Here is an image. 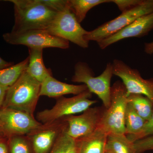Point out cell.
<instances>
[{
  "instance_id": "cell-1",
  "label": "cell",
  "mask_w": 153,
  "mask_h": 153,
  "mask_svg": "<svg viewBox=\"0 0 153 153\" xmlns=\"http://www.w3.org/2000/svg\"><path fill=\"white\" fill-rule=\"evenodd\" d=\"M14 4L15 24L11 32L45 30L58 12L45 4L43 0H9Z\"/></svg>"
},
{
  "instance_id": "cell-2",
  "label": "cell",
  "mask_w": 153,
  "mask_h": 153,
  "mask_svg": "<svg viewBox=\"0 0 153 153\" xmlns=\"http://www.w3.org/2000/svg\"><path fill=\"white\" fill-rule=\"evenodd\" d=\"M41 83L25 71L7 90L3 108L24 111L34 116Z\"/></svg>"
},
{
  "instance_id": "cell-3",
  "label": "cell",
  "mask_w": 153,
  "mask_h": 153,
  "mask_svg": "<svg viewBox=\"0 0 153 153\" xmlns=\"http://www.w3.org/2000/svg\"><path fill=\"white\" fill-rule=\"evenodd\" d=\"M113 75L112 63H108L102 73L95 76L93 70L87 63L78 62L74 66L71 81L86 85L88 90L96 94L102 101L103 106L108 109L111 104V81Z\"/></svg>"
},
{
  "instance_id": "cell-4",
  "label": "cell",
  "mask_w": 153,
  "mask_h": 153,
  "mask_svg": "<svg viewBox=\"0 0 153 153\" xmlns=\"http://www.w3.org/2000/svg\"><path fill=\"white\" fill-rule=\"evenodd\" d=\"M127 94L123 82L118 80L111 88V104L105 109L100 127L108 134H125V114L128 103Z\"/></svg>"
},
{
  "instance_id": "cell-5",
  "label": "cell",
  "mask_w": 153,
  "mask_h": 153,
  "mask_svg": "<svg viewBox=\"0 0 153 153\" xmlns=\"http://www.w3.org/2000/svg\"><path fill=\"white\" fill-rule=\"evenodd\" d=\"M91 96L92 93L87 90L70 98L58 97L51 109L38 112L37 119L43 124L49 125L65 117L84 112L97 102V100H90Z\"/></svg>"
},
{
  "instance_id": "cell-6",
  "label": "cell",
  "mask_w": 153,
  "mask_h": 153,
  "mask_svg": "<svg viewBox=\"0 0 153 153\" xmlns=\"http://www.w3.org/2000/svg\"><path fill=\"white\" fill-rule=\"evenodd\" d=\"M52 36L72 42L81 48L89 47V42L84 36L88 32L82 27L73 12L69 4L63 10L58 12L52 23L46 30Z\"/></svg>"
},
{
  "instance_id": "cell-7",
  "label": "cell",
  "mask_w": 153,
  "mask_h": 153,
  "mask_svg": "<svg viewBox=\"0 0 153 153\" xmlns=\"http://www.w3.org/2000/svg\"><path fill=\"white\" fill-rule=\"evenodd\" d=\"M153 13V0H144L135 7L122 13L115 19L105 22L84 36L86 41L100 42L125 27L140 17Z\"/></svg>"
},
{
  "instance_id": "cell-8",
  "label": "cell",
  "mask_w": 153,
  "mask_h": 153,
  "mask_svg": "<svg viewBox=\"0 0 153 153\" xmlns=\"http://www.w3.org/2000/svg\"><path fill=\"white\" fill-rule=\"evenodd\" d=\"M3 38L9 44L24 45L28 48L65 49L69 47V41L52 36L45 30H29L19 33L11 32L4 34Z\"/></svg>"
},
{
  "instance_id": "cell-9",
  "label": "cell",
  "mask_w": 153,
  "mask_h": 153,
  "mask_svg": "<svg viewBox=\"0 0 153 153\" xmlns=\"http://www.w3.org/2000/svg\"><path fill=\"white\" fill-rule=\"evenodd\" d=\"M0 121L8 139L15 136L28 135L44 126L27 113L3 108L0 109Z\"/></svg>"
},
{
  "instance_id": "cell-10",
  "label": "cell",
  "mask_w": 153,
  "mask_h": 153,
  "mask_svg": "<svg viewBox=\"0 0 153 153\" xmlns=\"http://www.w3.org/2000/svg\"><path fill=\"white\" fill-rule=\"evenodd\" d=\"M112 64L113 74L122 80L127 96L131 94H141L153 102V78L144 79L137 69L131 68L122 60L114 59Z\"/></svg>"
},
{
  "instance_id": "cell-11",
  "label": "cell",
  "mask_w": 153,
  "mask_h": 153,
  "mask_svg": "<svg viewBox=\"0 0 153 153\" xmlns=\"http://www.w3.org/2000/svg\"><path fill=\"white\" fill-rule=\"evenodd\" d=\"M106 108L103 105L89 108L82 114L68 116L63 119L67 123V134L74 140L89 135L100 127Z\"/></svg>"
},
{
  "instance_id": "cell-12",
  "label": "cell",
  "mask_w": 153,
  "mask_h": 153,
  "mask_svg": "<svg viewBox=\"0 0 153 153\" xmlns=\"http://www.w3.org/2000/svg\"><path fill=\"white\" fill-rule=\"evenodd\" d=\"M153 30V13L140 17L125 27L97 43L104 49L118 41L129 38H141Z\"/></svg>"
},
{
  "instance_id": "cell-13",
  "label": "cell",
  "mask_w": 153,
  "mask_h": 153,
  "mask_svg": "<svg viewBox=\"0 0 153 153\" xmlns=\"http://www.w3.org/2000/svg\"><path fill=\"white\" fill-rule=\"evenodd\" d=\"M67 126L63 119L49 125H44L41 128L28 135L31 137L35 153H48L63 129Z\"/></svg>"
},
{
  "instance_id": "cell-14",
  "label": "cell",
  "mask_w": 153,
  "mask_h": 153,
  "mask_svg": "<svg viewBox=\"0 0 153 153\" xmlns=\"http://www.w3.org/2000/svg\"><path fill=\"white\" fill-rule=\"evenodd\" d=\"M88 90L85 84L75 85L60 82L52 76L47 77L41 83L40 96H46L58 98L66 94L76 95Z\"/></svg>"
},
{
  "instance_id": "cell-15",
  "label": "cell",
  "mask_w": 153,
  "mask_h": 153,
  "mask_svg": "<svg viewBox=\"0 0 153 153\" xmlns=\"http://www.w3.org/2000/svg\"><path fill=\"white\" fill-rule=\"evenodd\" d=\"M108 134L99 127L89 135L74 140L78 153H105Z\"/></svg>"
},
{
  "instance_id": "cell-16",
  "label": "cell",
  "mask_w": 153,
  "mask_h": 153,
  "mask_svg": "<svg viewBox=\"0 0 153 153\" xmlns=\"http://www.w3.org/2000/svg\"><path fill=\"white\" fill-rule=\"evenodd\" d=\"M29 49V64L26 71L28 74L41 83L47 77L52 76L50 69L46 68L43 60V49Z\"/></svg>"
},
{
  "instance_id": "cell-17",
  "label": "cell",
  "mask_w": 153,
  "mask_h": 153,
  "mask_svg": "<svg viewBox=\"0 0 153 153\" xmlns=\"http://www.w3.org/2000/svg\"><path fill=\"white\" fill-rule=\"evenodd\" d=\"M29 57L21 62L7 68L0 70V86L9 88L13 85L24 71L29 64Z\"/></svg>"
},
{
  "instance_id": "cell-18",
  "label": "cell",
  "mask_w": 153,
  "mask_h": 153,
  "mask_svg": "<svg viewBox=\"0 0 153 153\" xmlns=\"http://www.w3.org/2000/svg\"><path fill=\"white\" fill-rule=\"evenodd\" d=\"M105 150L113 153H137L134 143L130 141L125 134H108Z\"/></svg>"
},
{
  "instance_id": "cell-19",
  "label": "cell",
  "mask_w": 153,
  "mask_h": 153,
  "mask_svg": "<svg viewBox=\"0 0 153 153\" xmlns=\"http://www.w3.org/2000/svg\"><path fill=\"white\" fill-rule=\"evenodd\" d=\"M68 2L71 11L80 24L91 9L100 4L111 2V0H68Z\"/></svg>"
},
{
  "instance_id": "cell-20",
  "label": "cell",
  "mask_w": 153,
  "mask_h": 153,
  "mask_svg": "<svg viewBox=\"0 0 153 153\" xmlns=\"http://www.w3.org/2000/svg\"><path fill=\"white\" fill-rule=\"evenodd\" d=\"M128 102L146 121L149 119L153 111V102L145 96L138 94H131L127 97Z\"/></svg>"
},
{
  "instance_id": "cell-21",
  "label": "cell",
  "mask_w": 153,
  "mask_h": 153,
  "mask_svg": "<svg viewBox=\"0 0 153 153\" xmlns=\"http://www.w3.org/2000/svg\"><path fill=\"white\" fill-rule=\"evenodd\" d=\"M146 121L138 114L131 105L128 102L125 114L126 135L138 133L142 129Z\"/></svg>"
},
{
  "instance_id": "cell-22",
  "label": "cell",
  "mask_w": 153,
  "mask_h": 153,
  "mask_svg": "<svg viewBox=\"0 0 153 153\" xmlns=\"http://www.w3.org/2000/svg\"><path fill=\"white\" fill-rule=\"evenodd\" d=\"M10 153H31L30 143L24 136H15L8 139Z\"/></svg>"
},
{
  "instance_id": "cell-23",
  "label": "cell",
  "mask_w": 153,
  "mask_h": 153,
  "mask_svg": "<svg viewBox=\"0 0 153 153\" xmlns=\"http://www.w3.org/2000/svg\"><path fill=\"white\" fill-rule=\"evenodd\" d=\"M153 135V111L149 119L146 121L143 127L138 133L134 135H127L129 140L132 143L144 138Z\"/></svg>"
},
{
  "instance_id": "cell-24",
  "label": "cell",
  "mask_w": 153,
  "mask_h": 153,
  "mask_svg": "<svg viewBox=\"0 0 153 153\" xmlns=\"http://www.w3.org/2000/svg\"><path fill=\"white\" fill-rule=\"evenodd\" d=\"M68 125L58 137L52 149L48 153H64L68 135L67 131Z\"/></svg>"
},
{
  "instance_id": "cell-25",
  "label": "cell",
  "mask_w": 153,
  "mask_h": 153,
  "mask_svg": "<svg viewBox=\"0 0 153 153\" xmlns=\"http://www.w3.org/2000/svg\"><path fill=\"white\" fill-rule=\"evenodd\" d=\"M134 146L137 153L153 150V135L136 141L134 143Z\"/></svg>"
},
{
  "instance_id": "cell-26",
  "label": "cell",
  "mask_w": 153,
  "mask_h": 153,
  "mask_svg": "<svg viewBox=\"0 0 153 153\" xmlns=\"http://www.w3.org/2000/svg\"><path fill=\"white\" fill-rule=\"evenodd\" d=\"M144 1V0H111V2L116 4L122 13L139 5L143 2Z\"/></svg>"
},
{
  "instance_id": "cell-27",
  "label": "cell",
  "mask_w": 153,
  "mask_h": 153,
  "mask_svg": "<svg viewBox=\"0 0 153 153\" xmlns=\"http://www.w3.org/2000/svg\"><path fill=\"white\" fill-rule=\"evenodd\" d=\"M8 88H9L0 86V109L2 107L6 92Z\"/></svg>"
},
{
  "instance_id": "cell-28",
  "label": "cell",
  "mask_w": 153,
  "mask_h": 153,
  "mask_svg": "<svg viewBox=\"0 0 153 153\" xmlns=\"http://www.w3.org/2000/svg\"><path fill=\"white\" fill-rule=\"evenodd\" d=\"M8 140L0 142V153H10Z\"/></svg>"
},
{
  "instance_id": "cell-29",
  "label": "cell",
  "mask_w": 153,
  "mask_h": 153,
  "mask_svg": "<svg viewBox=\"0 0 153 153\" xmlns=\"http://www.w3.org/2000/svg\"><path fill=\"white\" fill-rule=\"evenodd\" d=\"M144 51L146 54H153V41L150 43H146L144 44Z\"/></svg>"
},
{
  "instance_id": "cell-30",
  "label": "cell",
  "mask_w": 153,
  "mask_h": 153,
  "mask_svg": "<svg viewBox=\"0 0 153 153\" xmlns=\"http://www.w3.org/2000/svg\"><path fill=\"white\" fill-rule=\"evenodd\" d=\"M14 65L13 62H7L0 57V70Z\"/></svg>"
},
{
  "instance_id": "cell-31",
  "label": "cell",
  "mask_w": 153,
  "mask_h": 153,
  "mask_svg": "<svg viewBox=\"0 0 153 153\" xmlns=\"http://www.w3.org/2000/svg\"><path fill=\"white\" fill-rule=\"evenodd\" d=\"M8 139L6 136L5 134L4 133L1 128L0 127V142L2 141L7 140Z\"/></svg>"
},
{
  "instance_id": "cell-32",
  "label": "cell",
  "mask_w": 153,
  "mask_h": 153,
  "mask_svg": "<svg viewBox=\"0 0 153 153\" xmlns=\"http://www.w3.org/2000/svg\"><path fill=\"white\" fill-rule=\"evenodd\" d=\"M105 153H113L112 152H111V151H108V150H105Z\"/></svg>"
},
{
  "instance_id": "cell-33",
  "label": "cell",
  "mask_w": 153,
  "mask_h": 153,
  "mask_svg": "<svg viewBox=\"0 0 153 153\" xmlns=\"http://www.w3.org/2000/svg\"><path fill=\"white\" fill-rule=\"evenodd\" d=\"M1 121H0V127H1Z\"/></svg>"
},
{
  "instance_id": "cell-34",
  "label": "cell",
  "mask_w": 153,
  "mask_h": 153,
  "mask_svg": "<svg viewBox=\"0 0 153 153\" xmlns=\"http://www.w3.org/2000/svg\"></svg>"
},
{
  "instance_id": "cell-35",
  "label": "cell",
  "mask_w": 153,
  "mask_h": 153,
  "mask_svg": "<svg viewBox=\"0 0 153 153\" xmlns=\"http://www.w3.org/2000/svg\"></svg>"
}]
</instances>
